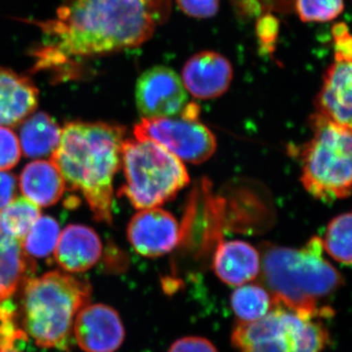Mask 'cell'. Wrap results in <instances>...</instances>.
I'll return each instance as SVG.
<instances>
[{
	"label": "cell",
	"instance_id": "obj_5",
	"mask_svg": "<svg viewBox=\"0 0 352 352\" xmlns=\"http://www.w3.org/2000/svg\"><path fill=\"white\" fill-rule=\"evenodd\" d=\"M333 314L328 307L298 309L273 298L272 307L263 318L238 322L231 340L240 352H322L330 340L324 319Z\"/></svg>",
	"mask_w": 352,
	"mask_h": 352
},
{
	"label": "cell",
	"instance_id": "obj_9",
	"mask_svg": "<svg viewBox=\"0 0 352 352\" xmlns=\"http://www.w3.org/2000/svg\"><path fill=\"white\" fill-rule=\"evenodd\" d=\"M135 102L143 119L173 117L186 107L188 94L173 69L155 66L139 76Z\"/></svg>",
	"mask_w": 352,
	"mask_h": 352
},
{
	"label": "cell",
	"instance_id": "obj_10",
	"mask_svg": "<svg viewBox=\"0 0 352 352\" xmlns=\"http://www.w3.org/2000/svg\"><path fill=\"white\" fill-rule=\"evenodd\" d=\"M182 229L175 215L161 208L140 210L127 226V239L145 258L164 256L179 243Z\"/></svg>",
	"mask_w": 352,
	"mask_h": 352
},
{
	"label": "cell",
	"instance_id": "obj_27",
	"mask_svg": "<svg viewBox=\"0 0 352 352\" xmlns=\"http://www.w3.org/2000/svg\"><path fill=\"white\" fill-rule=\"evenodd\" d=\"M168 352H219L212 342L201 337H185L171 344Z\"/></svg>",
	"mask_w": 352,
	"mask_h": 352
},
{
	"label": "cell",
	"instance_id": "obj_33",
	"mask_svg": "<svg viewBox=\"0 0 352 352\" xmlns=\"http://www.w3.org/2000/svg\"><path fill=\"white\" fill-rule=\"evenodd\" d=\"M0 352H20L14 349V344L0 347Z\"/></svg>",
	"mask_w": 352,
	"mask_h": 352
},
{
	"label": "cell",
	"instance_id": "obj_20",
	"mask_svg": "<svg viewBox=\"0 0 352 352\" xmlns=\"http://www.w3.org/2000/svg\"><path fill=\"white\" fill-rule=\"evenodd\" d=\"M41 217L38 206L25 197L14 199L0 214V222L4 232L22 242L32 226Z\"/></svg>",
	"mask_w": 352,
	"mask_h": 352
},
{
	"label": "cell",
	"instance_id": "obj_13",
	"mask_svg": "<svg viewBox=\"0 0 352 352\" xmlns=\"http://www.w3.org/2000/svg\"><path fill=\"white\" fill-rule=\"evenodd\" d=\"M315 107L329 122L352 132V61H335L329 67Z\"/></svg>",
	"mask_w": 352,
	"mask_h": 352
},
{
	"label": "cell",
	"instance_id": "obj_7",
	"mask_svg": "<svg viewBox=\"0 0 352 352\" xmlns=\"http://www.w3.org/2000/svg\"><path fill=\"white\" fill-rule=\"evenodd\" d=\"M312 136L300 149L302 182L310 194L326 201L352 193V132L314 113Z\"/></svg>",
	"mask_w": 352,
	"mask_h": 352
},
{
	"label": "cell",
	"instance_id": "obj_30",
	"mask_svg": "<svg viewBox=\"0 0 352 352\" xmlns=\"http://www.w3.org/2000/svg\"><path fill=\"white\" fill-rule=\"evenodd\" d=\"M278 27L279 25L275 18L265 17L259 21L258 34L261 43L265 45L274 43L278 34Z\"/></svg>",
	"mask_w": 352,
	"mask_h": 352
},
{
	"label": "cell",
	"instance_id": "obj_16",
	"mask_svg": "<svg viewBox=\"0 0 352 352\" xmlns=\"http://www.w3.org/2000/svg\"><path fill=\"white\" fill-rule=\"evenodd\" d=\"M38 103V88L29 78L0 68V126L19 124L36 110Z\"/></svg>",
	"mask_w": 352,
	"mask_h": 352
},
{
	"label": "cell",
	"instance_id": "obj_32",
	"mask_svg": "<svg viewBox=\"0 0 352 352\" xmlns=\"http://www.w3.org/2000/svg\"><path fill=\"white\" fill-rule=\"evenodd\" d=\"M13 239V238L9 237L6 232H4L3 228L1 226V222H0V245L4 244V243L8 242L9 240Z\"/></svg>",
	"mask_w": 352,
	"mask_h": 352
},
{
	"label": "cell",
	"instance_id": "obj_1",
	"mask_svg": "<svg viewBox=\"0 0 352 352\" xmlns=\"http://www.w3.org/2000/svg\"><path fill=\"white\" fill-rule=\"evenodd\" d=\"M170 13L171 0H62L54 18L34 23L43 43L32 53L34 71L138 47Z\"/></svg>",
	"mask_w": 352,
	"mask_h": 352
},
{
	"label": "cell",
	"instance_id": "obj_23",
	"mask_svg": "<svg viewBox=\"0 0 352 352\" xmlns=\"http://www.w3.org/2000/svg\"><path fill=\"white\" fill-rule=\"evenodd\" d=\"M294 6L303 23H327L344 12V0H294Z\"/></svg>",
	"mask_w": 352,
	"mask_h": 352
},
{
	"label": "cell",
	"instance_id": "obj_12",
	"mask_svg": "<svg viewBox=\"0 0 352 352\" xmlns=\"http://www.w3.org/2000/svg\"><path fill=\"white\" fill-rule=\"evenodd\" d=\"M228 59L217 51L205 50L190 57L183 66L182 80L187 92L195 98L214 99L226 94L233 80Z\"/></svg>",
	"mask_w": 352,
	"mask_h": 352
},
{
	"label": "cell",
	"instance_id": "obj_3",
	"mask_svg": "<svg viewBox=\"0 0 352 352\" xmlns=\"http://www.w3.org/2000/svg\"><path fill=\"white\" fill-rule=\"evenodd\" d=\"M323 244L311 238L300 249L265 244L261 254L264 284L274 300L298 309L316 310L344 283L323 256Z\"/></svg>",
	"mask_w": 352,
	"mask_h": 352
},
{
	"label": "cell",
	"instance_id": "obj_22",
	"mask_svg": "<svg viewBox=\"0 0 352 352\" xmlns=\"http://www.w3.org/2000/svg\"><path fill=\"white\" fill-rule=\"evenodd\" d=\"M60 237L59 224L50 217H39L21 244L32 258H44L56 249Z\"/></svg>",
	"mask_w": 352,
	"mask_h": 352
},
{
	"label": "cell",
	"instance_id": "obj_15",
	"mask_svg": "<svg viewBox=\"0 0 352 352\" xmlns=\"http://www.w3.org/2000/svg\"><path fill=\"white\" fill-rule=\"evenodd\" d=\"M102 243L97 233L83 226H69L60 234L55 258L68 272H82L100 258Z\"/></svg>",
	"mask_w": 352,
	"mask_h": 352
},
{
	"label": "cell",
	"instance_id": "obj_11",
	"mask_svg": "<svg viewBox=\"0 0 352 352\" xmlns=\"http://www.w3.org/2000/svg\"><path fill=\"white\" fill-rule=\"evenodd\" d=\"M73 333L85 352H115L126 332L119 314L106 305H85L76 315Z\"/></svg>",
	"mask_w": 352,
	"mask_h": 352
},
{
	"label": "cell",
	"instance_id": "obj_19",
	"mask_svg": "<svg viewBox=\"0 0 352 352\" xmlns=\"http://www.w3.org/2000/svg\"><path fill=\"white\" fill-rule=\"evenodd\" d=\"M272 305V296L259 285H242L231 296V307L239 322L243 323L263 318L270 312Z\"/></svg>",
	"mask_w": 352,
	"mask_h": 352
},
{
	"label": "cell",
	"instance_id": "obj_26",
	"mask_svg": "<svg viewBox=\"0 0 352 352\" xmlns=\"http://www.w3.org/2000/svg\"><path fill=\"white\" fill-rule=\"evenodd\" d=\"M335 61H352V34L346 23H338L332 28Z\"/></svg>",
	"mask_w": 352,
	"mask_h": 352
},
{
	"label": "cell",
	"instance_id": "obj_6",
	"mask_svg": "<svg viewBox=\"0 0 352 352\" xmlns=\"http://www.w3.org/2000/svg\"><path fill=\"white\" fill-rule=\"evenodd\" d=\"M124 196L138 210L160 208L190 182L183 162L163 146L143 139H124L122 148Z\"/></svg>",
	"mask_w": 352,
	"mask_h": 352
},
{
	"label": "cell",
	"instance_id": "obj_14",
	"mask_svg": "<svg viewBox=\"0 0 352 352\" xmlns=\"http://www.w3.org/2000/svg\"><path fill=\"white\" fill-rule=\"evenodd\" d=\"M212 266L220 281L239 287L258 276L261 256L254 245L245 241H227L217 247Z\"/></svg>",
	"mask_w": 352,
	"mask_h": 352
},
{
	"label": "cell",
	"instance_id": "obj_4",
	"mask_svg": "<svg viewBox=\"0 0 352 352\" xmlns=\"http://www.w3.org/2000/svg\"><path fill=\"white\" fill-rule=\"evenodd\" d=\"M87 282L59 271L31 277L23 285V325L39 346L68 349L76 315L89 302Z\"/></svg>",
	"mask_w": 352,
	"mask_h": 352
},
{
	"label": "cell",
	"instance_id": "obj_31",
	"mask_svg": "<svg viewBox=\"0 0 352 352\" xmlns=\"http://www.w3.org/2000/svg\"><path fill=\"white\" fill-rule=\"evenodd\" d=\"M14 295L15 294L8 289L3 279L0 276V321L12 315L14 307L11 305L10 300Z\"/></svg>",
	"mask_w": 352,
	"mask_h": 352
},
{
	"label": "cell",
	"instance_id": "obj_18",
	"mask_svg": "<svg viewBox=\"0 0 352 352\" xmlns=\"http://www.w3.org/2000/svg\"><path fill=\"white\" fill-rule=\"evenodd\" d=\"M62 129L45 113H36L24 120L20 129V145L25 156H52L61 140Z\"/></svg>",
	"mask_w": 352,
	"mask_h": 352
},
{
	"label": "cell",
	"instance_id": "obj_28",
	"mask_svg": "<svg viewBox=\"0 0 352 352\" xmlns=\"http://www.w3.org/2000/svg\"><path fill=\"white\" fill-rule=\"evenodd\" d=\"M17 179L11 173L0 171V210H3L15 199Z\"/></svg>",
	"mask_w": 352,
	"mask_h": 352
},
{
	"label": "cell",
	"instance_id": "obj_21",
	"mask_svg": "<svg viewBox=\"0 0 352 352\" xmlns=\"http://www.w3.org/2000/svg\"><path fill=\"white\" fill-rule=\"evenodd\" d=\"M322 244L335 261L352 264V210L338 215L329 223Z\"/></svg>",
	"mask_w": 352,
	"mask_h": 352
},
{
	"label": "cell",
	"instance_id": "obj_2",
	"mask_svg": "<svg viewBox=\"0 0 352 352\" xmlns=\"http://www.w3.org/2000/svg\"><path fill=\"white\" fill-rule=\"evenodd\" d=\"M124 135L119 124L68 122L51 157L66 188L80 192L95 219L104 223L113 222V178L122 166Z\"/></svg>",
	"mask_w": 352,
	"mask_h": 352
},
{
	"label": "cell",
	"instance_id": "obj_24",
	"mask_svg": "<svg viewBox=\"0 0 352 352\" xmlns=\"http://www.w3.org/2000/svg\"><path fill=\"white\" fill-rule=\"evenodd\" d=\"M21 157V145L11 129L0 126V171L14 168Z\"/></svg>",
	"mask_w": 352,
	"mask_h": 352
},
{
	"label": "cell",
	"instance_id": "obj_17",
	"mask_svg": "<svg viewBox=\"0 0 352 352\" xmlns=\"http://www.w3.org/2000/svg\"><path fill=\"white\" fill-rule=\"evenodd\" d=\"M20 188L25 198L38 207H50L60 200L66 184L52 161H34L23 170Z\"/></svg>",
	"mask_w": 352,
	"mask_h": 352
},
{
	"label": "cell",
	"instance_id": "obj_29",
	"mask_svg": "<svg viewBox=\"0 0 352 352\" xmlns=\"http://www.w3.org/2000/svg\"><path fill=\"white\" fill-rule=\"evenodd\" d=\"M25 333L16 327L13 320L0 323V347L15 344L16 340L24 339Z\"/></svg>",
	"mask_w": 352,
	"mask_h": 352
},
{
	"label": "cell",
	"instance_id": "obj_25",
	"mask_svg": "<svg viewBox=\"0 0 352 352\" xmlns=\"http://www.w3.org/2000/svg\"><path fill=\"white\" fill-rule=\"evenodd\" d=\"M185 15L196 19L214 17L219 10L221 0H175Z\"/></svg>",
	"mask_w": 352,
	"mask_h": 352
},
{
	"label": "cell",
	"instance_id": "obj_8",
	"mask_svg": "<svg viewBox=\"0 0 352 352\" xmlns=\"http://www.w3.org/2000/svg\"><path fill=\"white\" fill-rule=\"evenodd\" d=\"M199 106L188 103L173 117L142 118L134 126V138L163 146L183 163H204L217 151V143L214 134L199 120Z\"/></svg>",
	"mask_w": 352,
	"mask_h": 352
}]
</instances>
